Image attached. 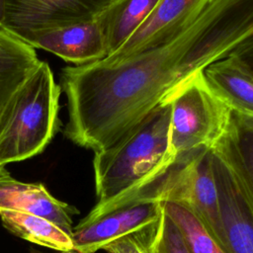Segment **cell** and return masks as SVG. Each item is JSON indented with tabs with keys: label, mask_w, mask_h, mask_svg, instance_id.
I'll return each mask as SVG.
<instances>
[{
	"label": "cell",
	"mask_w": 253,
	"mask_h": 253,
	"mask_svg": "<svg viewBox=\"0 0 253 253\" xmlns=\"http://www.w3.org/2000/svg\"><path fill=\"white\" fill-rule=\"evenodd\" d=\"M170 116V103L161 104L115 144L94 152L97 203L85 218L128 203L175 161Z\"/></svg>",
	"instance_id": "6da1fadb"
},
{
	"label": "cell",
	"mask_w": 253,
	"mask_h": 253,
	"mask_svg": "<svg viewBox=\"0 0 253 253\" xmlns=\"http://www.w3.org/2000/svg\"><path fill=\"white\" fill-rule=\"evenodd\" d=\"M61 87L40 61L0 117V168L41 153L57 132Z\"/></svg>",
	"instance_id": "7a4b0ae2"
},
{
	"label": "cell",
	"mask_w": 253,
	"mask_h": 253,
	"mask_svg": "<svg viewBox=\"0 0 253 253\" xmlns=\"http://www.w3.org/2000/svg\"><path fill=\"white\" fill-rule=\"evenodd\" d=\"M135 199L183 206L201 220L211 236L229 253L210 148H202L175 159L162 175L138 192Z\"/></svg>",
	"instance_id": "3957f363"
},
{
	"label": "cell",
	"mask_w": 253,
	"mask_h": 253,
	"mask_svg": "<svg viewBox=\"0 0 253 253\" xmlns=\"http://www.w3.org/2000/svg\"><path fill=\"white\" fill-rule=\"evenodd\" d=\"M169 103L170 150L174 159L211 148L231 119V111L211 91L202 71L181 86Z\"/></svg>",
	"instance_id": "277c9868"
},
{
	"label": "cell",
	"mask_w": 253,
	"mask_h": 253,
	"mask_svg": "<svg viewBox=\"0 0 253 253\" xmlns=\"http://www.w3.org/2000/svg\"><path fill=\"white\" fill-rule=\"evenodd\" d=\"M113 0H5L3 29L27 43L38 33L95 19Z\"/></svg>",
	"instance_id": "5b68a950"
},
{
	"label": "cell",
	"mask_w": 253,
	"mask_h": 253,
	"mask_svg": "<svg viewBox=\"0 0 253 253\" xmlns=\"http://www.w3.org/2000/svg\"><path fill=\"white\" fill-rule=\"evenodd\" d=\"M162 212L161 202L135 200L96 217H84L73 227L74 251L96 253L109 243L153 223Z\"/></svg>",
	"instance_id": "8992f818"
},
{
	"label": "cell",
	"mask_w": 253,
	"mask_h": 253,
	"mask_svg": "<svg viewBox=\"0 0 253 253\" xmlns=\"http://www.w3.org/2000/svg\"><path fill=\"white\" fill-rule=\"evenodd\" d=\"M212 0H159L135 33L114 54L102 60L114 62L172 39L185 30Z\"/></svg>",
	"instance_id": "52a82bcc"
},
{
	"label": "cell",
	"mask_w": 253,
	"mask_h": 253,
	"mask_svg": "<svg viewBox=\"0 0 253 253\" xmlns=\"http://www.w3.org/2000/svg\"><path fill=\"white\" fill-rule=\"evenodd\" d=\"M28 43L75 65H84L107 57L104 36L96 18L38 33Z\"/></svg>",
	"instance_id": "ba28073f"
},
{
	"label": "cell",
	"mask_w": 253,
	"mask_h": 253,
	"mask_svg": "<svg viewBox=\"0 0 253 253\" xmlns=\"http://www.w3.org/2000/svg\"><path fill=\"white\" fill-rule=\"evenodd\" d=\"M210 149L225 165L253 214V119L231 112L227 127Z\"/></svg>",
	"instance_id": "9c48e42d"
},
{
	"label": "cell",
	"mask_w": 253,
	"mask_h": 253,
	"mask_svg": "<svg viewBox=\"0 0 253 253\" xmlns=\"http://www.w3.org/2000/svg\"><path fill=\"white\" fill-rule=\"evenodd\" d=\"M212 161L228 251L229 253H253L252 211L229 171L213 153Z\"/></svg>",
	"instance_id": "30bf717a"
},
{
	"label": "cell",
	"mask_w": 253,
	"mask_h": 253,
	"mask_svg": "<svg viewBox=\"0 0 253 253\" xmlns=\"http://www.w3.org/2000/svg\"><path fill=\"white\" fill-rule=\"evenodd\" d=\"M0 210L45 217L72 235V216L77 210L53 197L42 183H26L11 175L0 180Z\"/></svg>",
	"instance_id": "8fae6325"
},
{
	"label": "cell",
	"mask_w": 253,
	"mask_h": 253,
	"mask_svg": "<svg viewBox=\"0 0 253 253\" xmlns=\"http://www.w3.org/2000/svg\"><path fill=\"white\" fill-rule=\"evenodd\" d=\"M202 72L211 91L232 113L253 119V75L237 58L228 55Z\"/></svg>",
	"instance_id": "7c38bea8"
},
{
	"label": "cell",
	"mask_w": 253,
	"mask_h": 253,
	"mask_svg": "<svg viewBox=\"0 0 253 253\" xmlns=\"http://www.w3.org/2000/svg\"><path fill=\"white\" fill-rule=\"evenodd\" d=\"M40 61L36 48L0 27V117Z\"/></svg>",
	"instance_id": "4fadbf2b"
},
{
	"label": "cell",
	"mask_w": 253,
	"mask_h": 253,
	"mask_svg": "<svg viewBox=\"0 0 253 253\" xmlns=\"http://www.w3.org/2000/svg\"><path fill=\"white\" fill-rule=\"evenodd\" d=\"M159 0H113L97 17L107 57L119 50L142 25Z\"/></svg>",
	"instance_id": "5bb4252c"
},
{
	"label": "cell",
	"mask_w": 253,
	"mask_h": 253,
	"mask_svg": "<svg viewBox=\"0 0 253 253\" xmlns=\"http://www.w3.org/2000/svg\"><path fill=\"white\" fill-rule=\"evenodd\" d=\"M0 220L8 231L22 239L62 253L74 251L72 235L45 217L0 210Z\"/></svg>",
	"instance_id": "9a60e30c"
},
{
	"label": "cell",
	"mask_w": 253,
	"mask_h": 253,
	"mask_svg": "<svg viewBox=\"0 0 253 253\" xmlns=\"http://www.w3.org/2000/svg\"><path fill=\"white\" fill-rule=\"evenodd\" d=\"M164 211L178 227L189 253H227L188 209L175 203H162Z\"/></svg>",
	"instance_id": "2e32d148"
},
{
	"label": "cell",
	"mask_w": 253,
	"mask_h": 253,
	"mask_svg": "<svg viewBox=\"0 0 253 253\" xmlns=\"http://www.w3.org/2000/svg\"><path fill=\"white\" fill-rule=\"evenodd\" d=\"M161 216L146 227L109 243L104 250L107 253H161L158 246Z\"/></svg>",
	"instance_id": "e0dca14e"
},
{
	"label": "cell",
	"mask_w": 253,
	"mask_h": 253,
	"mask_svg": "<svg viewBox=\"0 0 253 253\" xmlns=\"http://www.w3.org/2000/svg\"><path fill=\"white\" fill-rule=\"evenodd\" d=\"M158 246L161 253H189L182 234L164 209L158 231Z\"/></svg>",
	"instance_id": "ac0fdd59"
},
{
	"label": "cell",
	"mask_w": 253,
	"mask_h": 253,
	"mask_svg": "<svg viewBox=\"0 0 253 253\" xmlns=\"http://www.w3.org/2000/svg\"><path fill=\"white\" fill-rule=\"evenodd\" d=\"M230 55L237 58L253 75V34L236 46Z\"/></svg>",
	"instance_id": "d6986e66"
},
{
	"label": "cell",
	"mask_w": 253,
	"mask_h": 253,
	"mask_svg": "<svg viewBox=\"0 0 253 253\" xmlns=\"http://www.w3.org/2000/svg\"><path fill=\"white\" fill-rule=\"evenodd\" d=\"M4 16H5V0H0V27L1 28H3Z\"/></svg>",
	"instance_id": "ffe728a7"
},
{
	"label": "cell",
	"mask_w": 253,
	"mask_h": 253,
	"mask_svg": "<svg viewBox=\"0 0 253 253\" xmlns=\"http://www.w3.org/2000/svg\"><path fill=\"white\" fill-rule=\"evenodd\" d=\"M9 175H10V173L6 170L5 167H1L0 168V180H2L3 178H5V177H7Z\"/></svg>",
	"instance_id": "44dd1931"
}]
</instances>
